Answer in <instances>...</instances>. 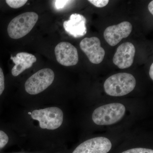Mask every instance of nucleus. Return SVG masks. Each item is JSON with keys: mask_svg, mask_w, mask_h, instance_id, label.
<instances>
[{"mask_svg": "<svg viewBox=\"0 0 153 153\" xmlns=\"http://www.w3.org/2000/svg\"><path fill=\"white\" fill-rule=\"evenodd\" d=\"M135 52L134 46L131 42L121 44L114 56V63L120 69L129 68L133 63Z\"/></svg>", "mask_w": 153, "mask_h": 153, "instance_id": "9d476101", "label": "nucleus"}, {"mask_svg": "<svg viewBox=\"0 0 153 153\" xmlns=\"http://www.w3.org/2000/svg\"><path fill=\"white\" fill-rule=\"evenodd\" d=\"M6 3L11 8L18 9L25 5L27 2V0H7Z\"/></svg>", "mask_w": 153, "mask_h": 153, "instance_id": "ddd939ff", "label": "nucleus"}, {"mask_svg": "<svg viewBox=\"0 0 153 153\" xmlns=\"http://www.w3.org/2000/svg\"><path fill=\"white\" fill-rule=\"evenodd\" d=\"M29 107L20 115L16 131L27 139L49 140V135L62 126L64 114L57 106ZM32 106V105H31Z\"/></svg>", "mask_w": 153, "mask_h": 153, "instance_id": "f257e3e1", "label": "nucleus"}, {"mask_svg": "<svg viewBox=\"0 0 153 153\" xmlns=\"http://www.w3.org/2000/svg\"><path fill=\"white\" fill-rule=\"evenodd\" d=\"M5 89V79L3 70L0 67V96L1 95Z\"/></svg>", "mask_w": 153, "mask_h": 153, "instance_id": "f3484780", "label": "nucleus"}, {"mask_svg": "<svg viewBox=\"0 0 153 153\" xmlns=\"http://www.w3.org/2000/svg\"><path fill=\"white\" fill-rule=\"evenodd\" d=\"M132 30L130 23L123 22L117 25L109 26L105 29L103 33L105 39L110 46L114 47L123 38L128 37Z\"/></svg>", "mask_w": 153, "mask_h": 153, "instance_id": "6e6552de", "label": "nucleus"}, {"mask_svg": "<svg viewBox=\"0 0 153 153\" xmlns=\"http://www.w3.org/2000/svg\"><path fill=\"white\" fill-rule=\"evenodd\" d=\"M38 19V15L35 12H26L17 16L8 26L9 36L14 39L23 38L32 30Z\"/></svg>", "mask_w": 153, "mask_h": 153, "instance_id": "20e7f679", "label": "nucleus"}, {"mask_svg": "<svg viewBox=\"0 0 153 153\" xmlns=\"http://www.w3.org/2000/svg\"><path fill=\"white\" fill-rule=\"evenodd\" d=\"M11 59L15 63L11 73L14 76H17L26 69L31 68L37 60L35 55L27 52H20L15 57L12 56Z\"/></svg>", "mask_w": 153, "mask_h": 153, "instance_id": "f8f14e48", "label": "nucleus"}, {"mask_svg": "<svg viewBox=\"0 0 153 153\" xmlns=\"http://www.w3.org/2000/svg\"><path fill=\"white\" fill-rule=\"evenodd\" d=\"M89 2L95 7L99 8L103 7L108 4V0H89Z\"/></svg>", "mask_w": 153, "mask_h": 153, "instance_id": "dca6fc26", "label": "nucleus"}, {"mask_svg": "<svg viewBox=\"0 0 153 153\" xmlns=\"http://www.w3.org/2000/svg\"></svg>", "mask_w": 153, "mask_h": 153, "instance_id": "412c9836", "label": "nucleus"}, {"mask_svg": "<svg viewBox=\"0 0 153 153\" xmlns=\"http://www.w3.org/2000/svg\"><path fill=\"white\" fill-rule=\"evenodd\" d=\"M79 47L91 63L99 64L104 59L105 51L97 37L84 38L80 41Z\"/></svg>", "mask_w": 153, "mask_h": 153, "instance_id": "423d86ee", "label": "nucleus"}, {"mask_svg": "<svg viewBox=\"0 0 153 153\" xmlns=\"http://www.w3.org/2000/svg\"><path fill=\"white\" fill-rule=\"evenodd\" d=\"M86 24V19L84 16L74 13L71 15L69 20L64 22L63 26L69 35L78 38L82 37L87 33Z\"/></svg>", "mask_w": 153, "mask_h": 153, "instance_id": "9b49d317", "label": "nucleus"}, {"mask_svg": "<svg viewBox=\"0 0 153 153\" xmlns=\"http://www.w3.org/2000/svg\"><path fill=\"white\" fill-rule=\"evenodd\" d=\"M149 75L152 80H153V63H152L149 70Z\"/></svg>", "mask_w": 153, "mask_h": 153, "instance_id": "aec40b11", "label": "nucleus"}, {"mask_svg": "<svg viewBox=\"0 0 153 153\" xmlns=\"http://www.w3.org/2000/svg\"><path fill=\"white\" fill-rule=\"evenodd\" d=\"M71 1L57 0L55 1V7L57 10L63 9L65 6Z\"/></svg>", "mask_w": 153, "mask_h": 153, "instance_id": "a211bd4d", "label": "nucleus"}, {"mask_svg": "<svg viewBox=\"0 0 153 153\" xmlns=\"http://www.w3.org/2000/svg\"><path fill=\"white\" fill-rule=\"evenodd\" d=\"M121 153H153V150L145 148H135L128 150Z\"/></svg>", "mask_w": 153, "mask_h": 153, "instance_id": "2eb2a0df", "label": "nucleus"}, {"mask_svg": "<svg viewBox=\"0 0 153 153\" xmlns=\"http://www.w3.org/2000/svg\"><path fill=\"white\" fill-rule=\"evenodd\" d=\"M126 111L123 104L113 103L97 108L94 111L92 120L98 125H110L120 120Z\"/></svg>", "mask_w": 153, "mask_h": 153, "instance_id": "7ed1b4c3", "label": "nucleus"}, {"mask_svg": "<svg viewBox=\"0 0 153 153\" xmlns=\"http://www.w3.org/2000/svg\"><path fill=\"white\" fill-rule=\"evenodd\" d=\"M111 147V142L107 138L97 137L80 144L72 153H107Z\"/></svg>", "mask_w": 153, "mask_h": 153, "instance_id": "1a4fd4ad", "label": "nucleus"}, {"mask_svg": "<svg viewBox=\"0 0 153 153\" xmlns=\"http://www.w3.org/2000/svg\"><path fill=\"white\" fill-rule=\"evenodd\" d=\"M55 52L57 62L63 66H74L78 63L79 56L77 49L70 43H59L55 47Z\"/></svg>", "mask_w": 153, "mask_h": 153, "instance_id": "0eeeda50", "label": "nucleus"}, {"mask_svg": "<svg viewBox=\"0 0 153 153\" xmlns=\"http://www.w3.org/2000/svg\"><path fill=\"white\" fill-rule=\"evenodd\" d=\"M148 9L149 11L150 12L152 15H153V1H152L150 2L148 5Z\"/></svg>", "mask_w": 153, "mask_h": 153, "instance_id": "6ab92c4d", "label": "nucleus"}, {"mask_svg": "<svg viewBox=\"0 0 153 153\" xmlns=\"http://www.w3.org/2000/svg\"><path fill=\"white\" fill-rule=\"evenodd\" d=\"M55 75L52 69L43 68L33 74L25 82V90L30 95H36L46 90L53 83Z\"/></svg>", "mask_w": 153, "mask_h": 153, "instance_id": "39448f33", "label": "nucleus"}, {"mask_svg": "<svg viewBox=\"0 0 153 153\" xmlns=\"http://www.w3.org/2000/svg\"><path fill=\"white\" fill-rule=\"evenodd\" d=\"M10 137L4 131L0 130V150L4 149L8 143Z\"/></svg>", "mask_w": 153, "mask_h": 153, "instance_id": "4468645a", "label": "nucleus"}, {"mask_svg": "<svg viewBox=\"0 0 153 153\" xmlns=\"http://www.w3.org/2000/svg\"><path fill=\"white\" fill-rule=\"evenodd\" d=\"M136 84L133 75L128 73H119L109 76L104 83L105 93L110 96L120 97L130 93Z\"/></svg>", "mask_w": 153, "mask_h": 153, "instance_id": "f03ea898", "label": "nucleus"}]
</instances>
